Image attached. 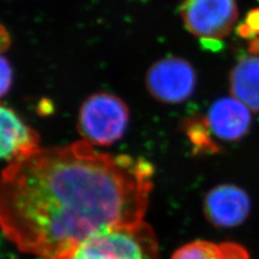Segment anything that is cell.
Returning a JSON list of instances; mask_svg holds the SVG:
<instances>
[{
    "instance_id": "obj_15",
    "label": "cell",
    "mask_w": 259,
    "mask_h": 259,
    "mask_svg": "<svg viewBox=\"0 0 259 259\" xmlns=\"http://www.w3.org/2000/svg\"><path fill=\"white\" fill-rule=\"evenodd\" d=\"M11 45V38L9 32L3 26L0 25V51L6 52Z\"/></svg>"
},
{
    "instance_id": "obj_3",
    "label": "cell",
    "mask_w": 259,
    "mask_h": 259,
    "mask_svg": "<svg viewBox=\"0 0 259 259\" xmlns=\"http://www.w3.org/2000/svg\"><path fill=\"white\" fill-rule=\"evenodd\" d=\"M128 118L126 104L118 96L96 93L80 107L78 131L90 145L109 146L123 136Z\"/></svg>"
},
{
    "instance_id": "obj_17",
    "label": "cell",
    "mask_w": 259,
    "mask_h": 259,
    "mask_svg": "<svg viewBox=\"0 0 259 259\" xmlns=\"http://www.w3.org/2000/svg\"><path fill=\"white\" fill-rule=\"evenodd\" d=\"M248 52L250 55H259V38H254L248 44Z\"/></svg>"
},
{
    "instance_id": "obj_6",
    "label": "cell",
    "mask_w": 259,
    "mask_h": 259,
    "mask_svg": "<svg viewBox=\"0 0 259 259\" xmlns=\"http://www.w3.org/2000/svg\"><path fill=\"white\" fill-rule=\"evenodd\" d=\"M203 209L210 224L221 228H232L244 223L248 217L250 200L238 186L220 185L207 192Z\"/></svg>"
},
{
    "instance_id": "obj_7",
    "label": "cell",
    "mask_w": 259,
    "mask_h": 259,
    "mask_svg": "<svg viewBox=\"0 0 259 259\" xmlns=\"http://www.w3.org/2000/svg\"><path fill=\"white\" fill-rule=\"evenodd\" d=\"M247 106L234 97H224L209 107L203 122L213 139L233 142L244 137L252 123Z\"/></svg>"
},
{
    "instance_id": "obj_16",
    "label": "cell",
    "mask_w": 259,
    "mask_h": 259,
    "mask_svg": "<svg viewBox=\"0 0 259 259\" xmlns=\"http://www.w3.org/2000/svg\"><path fill=\"white\" fill-rule=\"evenodd\" d=\"M237 34L240 37L244 38V39H254V38H256V35L253 32V30L248 27V25L245 22L240 24V25L237 27Z\"/></svg>"
},
{
    "instance_id": "obj_8",
    "label": "cell",
    "mask_w": 259,
    "mask_h": 259,
    "mask_svg": "<svg viewBox=\"0 0 259 259\" xmlns=\"http://www.w3.org/2000/svg\"><path fill=\"white\" fill-rule=\"evenodd\" d=\"M39 136L10 108L0 105V159L14 161L39 148Z\"/></svg>"
},
{
    "instance_id": "obj_12",
    "label": "cell",
    "mask_w": 259,
    "mask_h": 259,
    "mask_svg": "<svg viewBox=\"0 0 259 259\" xmlns=\"http://www.w3.org/2000/svg\"><path fill=\"white\" fill-rule=\"evenodd\" d=\"M0 51V99L4 97L12 85L13 72L10 62Z\"/></svg>"
},
{
    "instance_id": "obj_14",
    "label": "cell",
    "mask_w": 259,
    "mask_h": 259,
    "mask_svg": "<svg viewBox=\"0 0 259 259\" xmlns=\"http://www.w3.org/2000/svg\"><path fill=\"white\" fill-rule=\"evenodd\" d=\"M245 23L247 24L248 27L253 30L255 35H259V8L250 10L247 13L245 18Z\"/></svg>"
},
{
    "instance_id": "obj_4",
    "label": "cell",
    "mask_w": 259,
    "mask_h": 259,
    "mask_svg": "<svg viewBox=\"0 0 259 259\" xmlns=\"http://www.w3.org/2000/svg\"><path fill=\"white\" fill-rule=\"evenodd\" d=\"M180 12L185 27L200 39L225 38L238 21L236 0H183Z\"/></svg>"
},
{
    "instance_id": "obj_13",
    "label": "cell",
    "mask_w": 259,
    "mask_h": 259,
    "mask_svg": "<svg viewBox=\"0 0 259 259\" xmlns=\"http://www.w3.org/2000/svg\"><path fill=\"white\" fill-rule=\"evenodd\" d=\"M200 44L204 50L212 52H220L224 49V44L221 41V39L202 38L200 39Z\"/></svg>"
},
{
    "instance_id": "obj_1",
    "label": "cell",
    "mask_w": 259,
    "mask_h": 259,
    "mask_svg": "<svg viewBox=\"0 0 259 259\" xmlns=\"http://www.w3.org/2000/svg\"><path fill=\"white\" fill-rule=\"evenodd\" d=\"M153 167L87 142L38 148L0 176V228L21 252L61 259L110 228L143 223Z\"/></svg>"
},
{
    "instance_id": "obj_5",
    "label": "cell",
    "mask_w": 259,
    "mask_h": 259,
    "mask_svg": "<svg viewBox=\"0 0 259 259\" xmlns=\"http://www.w3.org/2000/svg\"><path fill=\"white\" fill-rule=\"evenodd\" d=\"M197 85L192 65L181 58H165L151 65L146 87L152 97L164 104H180L188 100Z\"/></svg>"
},
{
    "instance_id": "obj_9",
    "label": "cell",
    "mask_w": 259,
    "mask_h": 259,
    "mask_svg": "<svg viewBox=\"0 0 259 259\" xmlns=\"http://www.w3.org/2000/svg\"><path fill=\"white\" fill-rule=\"evenodd\" d=\"M232 97L252 111H259V55L244 56L230 72Z\"/></svg>"
},
{
    "instance_id": "obj_2",
    "label": "cell",
    "mask_w": 259,
    "mask_h": 259,
    "mask_svg": "<svg viewBox=\"0 0 259 259\" xmlns=\"http://www.w3.org/2000/svg\"><path fill=\"white\" fill-rule=\"evenodd\" d=\"M157 256L155 233L143 222L133 227L103 230L61 259H157Z\"/></svg>"
},
{
    "instance_id": "obj_11",
    "label": "cell",
    "mask_w": 259,
    "mask_h": 259,
    "mask_svg": "<svg viewBox=\"0 0 259 259\" xmlns=\"http://www.w3.org/2000/svg\"><path fill=\"white\" fill-rule=\"evenodd\" d=\"M188 139L190 140L193 147L199 152H215L216 144L213 141L212 135L209 134L203 120L192 119L187 122L185 127Z\"/></svg>"
},
{
    "instance_id": "obj_10",
    "label": "cell",
    "mask_w": 259,
    "mask_h": 259,
    "mask_svg": "<svg viewBox=\"0 0 259 259\" xmlns=\"http://www.w3.org/2000/svg\"><path fill=\"white\" fill-rule=\"evenodd\" d=\"M172 259H250L247 250L238 243L191 242L178 248Z\"/></svg>"
}]
</instances>
